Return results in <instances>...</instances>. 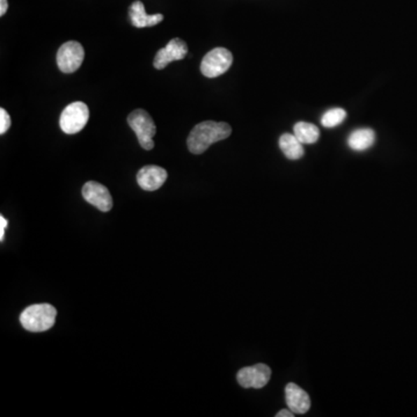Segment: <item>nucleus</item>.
Here are the masks:
<instances>
[{"label": "nucleus", "mask_w": 417, "mask_h": 417, "mask_svg": "<svg viewBox=\"0 0 417 417\" xmlns=\"http://www.w3.org/2000/svg\"><path fill=\"white\" fill-rule=\"evenodd\" d=\"M232 128L225 122L204 121L195 125L188 136V149L191 153L202 154L212 145L230 137Z\"/></svg>", "instance_id": "f257e3e1"}, {"label": "nucleus", "mask_w": 417, "mask_h": 417, "mask_svg": "<svg viewBox=\"0 0 417 417\" xmlns=\"http://www.w3.org/2000/svg\"><path fill=\"white\" fill-rule=\"evenodd\" d=\"M57 310L50 304H35L21 313L20 322L28 331L41 333L50 329L56 321Z\"/></svg>", "instance_id": "f03ea898"}, {"label": "nucleus", "mask_w": 417, "mask_h": 417, "mask_svg": "<svg viewBox=\"0 0 417 417\" xmlns=\"http://www.w3.org/2000/svg\"><path fill=\"white\" fill-rule=\"evenodd\" d=\"M128 123L137 136L140 146L144 150L150 151L154 147L153 137L157 132L150 114L144 109H136L128 117Z\"/></svg>", "instance_id": "7ed1b4c3"}, {"label": "nucleus", "mask_w": 417, "mask_h": 417, "mask_svg": "<svg viewBox=\"0 0 417 417\" xmlns=\"http://www.w3.org/2000/svg\"><path fill=\"white\" fill-rule=\"evenodd\" d=\"M90 120V111L87 104L81 101L69 104L60 114V125L63 132L74 135L83 130Z\"/></svg>", "instance_id": "20e7f679"}, {"label": "nucleus", "mask_w": 417, "mask_h": 417, "mask_svg": "<svg viewBox=\"0 0 417 417\" xmlns=\"http://www.w3.org/2000/svg\"><path fill=\"white\" fill-rule=\"evenodd\" d=\"M233 55L225 48H214L204 56L200 63V72L207 78L219 77L230 69Z\"/></svg>", "instance_id": "39448f33"}, {"label": "nucleus", "mask_w": 417, "mask_h": 417, "mask_svg": "<svg viewBox=\"0 0 417 417\" xmlns=\"http://www.w3.org/2000/svg\"><path fill=\"white\" fill-rule=\"evenodd\" d=\"M85 50L77 41H69L57 53V65L64 74H74L81 67Z\"/></svg>", "instance_id": "423d86ee"}, {"label": "nucleus", "mask_w": 417, "mask_h": 417, "mask_svg": "<svg viewBox=\"0 0 417 417\" xmlns=\"http://www.w3.org/2000/svg\"><path fill=\"white\" fill-rule=\"evenodd\" d=\"M271 370L266 364L244 367L237 374L238 383L244 388H262L269 383Z\"/></svg>", "instance_id": "0eeeda50"}, {"label": "nucleus", "mask_w": 417, "mask_h": 417, "mask_svg": "<svg viewBox=\"0 0 417 417\" xmlns=\"http://www.w3.org/2000/svg\"><path fill=\"white\" fill-rule=\"evenodd\" d=\"M83 196L86 202L92 204L93 207H97L102 212H108L113 207V198L111 193L104 184L95 182V181H88L87 184H83Z\"/></svg>", "instance_id": "6e6552de"}, {"label": "nucleus", "mask_w": 417, "mask_h": 417, "mask_svg": "<svg viewBox=\"0 0 417 417\" xmlns=\"http://www.w3.org/2000/svg\"><path fill=\"white\" fill-rule=\"evenodd\" d=\"M188 54V46L181 39H173L166 47L158 51L154 57L153 65L158 70H163L168 64L175 60H184Z\"/></svg>", "instance_id": "1a4fd4ad"}, {"label": "nucleus", "mask_w": 417, "mask_h": 417, "mask_svg": "<svg viewBox=\"0 0 417 417\" xmlns=\"http://www.w3.org/2000/svg\"><path fill=\"white\" fill-rule=\"evenodd\" d=\"M167 180V172L163 167L145 166L138 172L137 182L144 191H154L165 184Z\"/></svg>", "instance_id": "9d476101"}, {"label": "nucleus", "mask_w": 417, "mask_h": 417, "mask_svg": "<svg viewBox=\"0 0 417 417\" xmlns=\"http://www.w3.org/2000/svg\"><path fill=\"white\" fill-rule=\"evenodd\" d=\"M285 399H287V407L290 411H294V414H305L310 411V400L308 394L294 383L287 385Z\"/></svg>", "instance_id": "9b49d317"}, {"label": "nucleus", "mask_w": 417, "mask_h": 417, "mask_svg": "<svg viewBox=\"0 0 417 417\" xmlns=\"http://www.w3.org/2000/svg\"><path fill=\"white\" fill-rule=\"evenodd\" d=\"M129 15H130L131 24L136 28L152 27L164 20V15L160 13L149 15L145 11L144 4L138 0L132 3L129 8Z\"/></svg>", "instance_id": "f8f14e48"}, {"label": "nucleus", "mask_w": 417, "mask_h": 417, "mask_svg": "<svg viewBox=\"0 0 417 417\" xmlns=\"http://www.w3.org/2000/svg\"><path fill=\"white\" fill-rule=\"evenodd\" d=\"M280 151L290 160H298L304 157L303 143L294 135L284 134L280 138Z\"/></svg>", "instance_id": "ddd939ff"}, {"label": "nucleus", "mask_w": 417, "mask_h": 417, "mask_svg": "<svg viewBox=\"0 0 417 417\" xmlns=\"http://www.w3.org/2000/svg\"><path fill=\"white\" fill-rule=\"evenodd\" d=\"M376 142V134L372 129H358L348 138V145L351 150L365 151L370 149Z\"/></svg>", "instance_id": "4468645a"}, {"label": "nucleus", "mask_w": 417, "mask_h": 417, "mask_svg": "<svg viewBox=\"0 0 417 417\" xmlns=\"http://www.w3.org/2000/svg\"><path fill=\"white\" fill-rule=\"evenodd\" d=\"M294 135L303 144H314L320 138V130L314 124L298 122L294 124Z\"/></svg>", "instance_id": "2eb2a0df"}, {"label": "nucleus", "mask_w": 417, "mask_h": 417, "mask_svg": "<svg viewBox=\"0 0 417 417\" xmlns=\"http://www.w3.org/2000/svg\"><path fill=\"white\" fill-rule=\"evenodd\" d=\"M347 117V111L342 108H333L331 111H326L321 118V123L324 128H335L340 125Z\"/></svg>", "instance_id": "dca6fc26"}, {"label": "nucleus", "mask_w": 417, "mask_h": 417, "mask_svg": "<svg viewBox=\"0 0 417 417\" xmlns=\"http://www.w3.org/2000/svg\"><path fill=\"white\" fill-rule=\"evenodd\" d=\"M12 121H11L10 115L4 108L0 109V135L6 134L8 129L11 128Z\"/></svg>", "instance_id": "f3484780"}, {"label": "nucleus", "mask_w": 417, "mask_h": 417, "mask_svg": "<svg viewBox=\"0 0 417 417\" xmlns=\"http://www.w3.org/2000/svg\"><path fill=\"white\" fill-rule=\"evenodd\" d=\"M7 227V221L4 216H0V241H4V235H5V230Z\"/></svg>", "instance_id": "a211bd4d"}, {"label": "nucleus", "mask_w": 417, "mask_h": 417, "mask_svg": "<svg viewBox=\"0 0 417 417\" xmlns=\"http://www.w3.org/2000/svg\"><path fill=\"white\" fill-rule=\"evenodd\" d=\"M294 413L290 409H283V411H278L276 417H294Z\"/></svg>", "instance_id": "6ab92c4d"}, {"label": "nucleus", "mask_w": 417, "mask_h": 417, "mask_svg": "<svg viewBox=\"0 0 417 417\" xmlns=\"http://www.w3.org/2000/svg\"><path fill=\"white\" fill-rule=\"evenodd\" d=\"M7 8H8L7 0H0V15H1V17L5 15V13L7 12Z\"/></svg>", "instance_id": "aec40b11"}]
</instances>
